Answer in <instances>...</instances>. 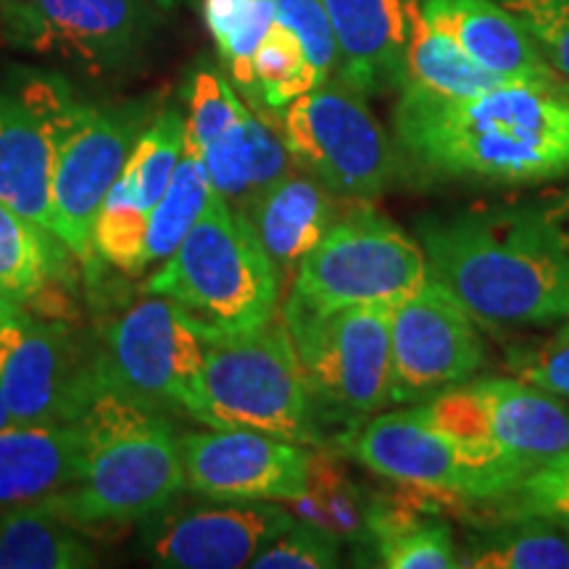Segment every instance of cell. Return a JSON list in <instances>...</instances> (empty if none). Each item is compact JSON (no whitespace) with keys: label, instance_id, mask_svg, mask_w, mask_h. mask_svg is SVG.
<instances>
[{"label":"cell","instance_id":"1","mask_svg":"<svg viewBox=\"0 0 569 569\" xmlns=\"http://www.w3.org/2000/svg\"><path fill=\"white\" fill-rule=\"evenodd\" d=\"M419 243L430 280L480 327L569 319V190L427 217Z\"/></svg>","mask_w":569,"mask_h":569},{"label":"cell","instance_id":"2","mask_svg":"<svg viewBox=\"0 0 569 569\" xmlns=\"http://www.w3.org/2000/svg\"><path fill=\"white\" fill-rule=\"evenodd\" d=\"M398 92L396 142L425 172L501 184L569 177V90L503 84L469 98Z\"/></svg>","mask_w":569,"mask_h":569},{"label":"cell","instance_id":"3","mask_svg":"<svg viewBox=\"0 0 569 569\" xmlns=\"http://www.w3.org/2000/svg\"><path fill=\"white\" fill-rule=\"evenodd\" d=\"M84 427L82 478L38 501L69 522L130 525L180 498L184 469L177 432L167 415L101 393L80 417Z\"/></svg>","mask_w":569,"mask_h":569},{"label":"cell","instance_id":"4","mask_svg":"<svg viewBox=\"0 0 569 569\" xmlns=\"http://www.w3.org/2000/svg\"><path fill=\"white\" fill-rule=\"evenodd\" d=\"M422 407L465 457L478 503L569 451V401L517 377L469 380Z\"/></svg>","mask_w":569,"mask_h":569},{"label":"cell","instance_id":"5","mask_svg":"<svg viewBox=\"0 0 569 569\" xmlns=\"http://www.w3.org/2000/svg\"><path fill=\"white\" fill-rule=\"evenodd\" d=\"M17 96L40 119L53 146L56 234L77 261L90 264L96 217L130 159L142 117L130 106L111 109L84 101L56 74L24 77Z\"/></svg>","mask_w":569,"mask_h":569},{"label":"cell","instance_id":"6","mask_svg":"<svg viewBox=\"0 0 569 569\" xmlns=\"http://www.w3.org/2000/svg\"><path fill=\"white\" fill-rule=\"evenodd\" d=\"M209 330H248L280 317L282 284L243 211L213 198L182 243L146 280Z\"/></svg>","mask_w":569,"mask_h":569},{"label":"cell","instance_id":"7","mask_svg":"<svg viewBox=\"0 0 569 569\" xmlns=\"http://www.w3.org/2000/svg\"><path fill=\"white\" fill-rule=\"evenodd\" d=\"M198 332L211 427L256 430L306 448H330L282 315L248 330L198 327Z\"/></svg>","mask_w":569,"mask_h":569},{"label":"cell","instance_id":"8","mask_svg":"<svg viewBox=\"0 0 569 569\" xmlns=\"http://www.w3.org/2000/svg\"><path fill=\"white\" fill-rule=\"evenodd\" d=\"M306 388L332 451L390 403V319L393 303L309 311L284 301Z\"/></svg>","mask_w":569,"mask_h":569},{"label":"cell","instance_id":"9","mask_svg":"<svg viewBox=\"0 0 569 569\" xmlns=\"http://www.w3.org/2000/svg\"><path fill=\"white\" fill-rule=\"evenodd\" d=\"M101 393H117L161 415H188L211 427L203 390V340L196 319L167 296L142 298L96 343Z\"/></svg>","mask_w":569,"mask_h":569},{"label":"cell","instance_id":"10","mask_svg":"<svg viewBox=\"0 0 569 569\" xmlns=\"http://www.w3.org/2000/svg\"><path fill=\"white\" fill-rule=\"evenodd\" d=\"M427 282L430 264L422 243L361 201L340 213L306 253L288 301L309 311L396 303Z\"/></svg>","mask_w":569,"mask_h":569},{"label":"cell","instance_id":"11","mask_svg":"<svg viewBox=\"0 0 569 569\" xmlns=\"http://www.w3.org/2000/svg\"><path fill=\"white\" fill-rule=\"evenodd\" d=\"M290 159L343 201H372L398 180L396 142L348 84H319L280 113Z\"/></svg>","mask_w":569,"mask_h":569},{"label":"cell","instance_id":"12","mask_svg":"<svg viewBox=\"0 0 569 569\" xmlns=\"http://www.w3.org/2000/svg\"><path fill=\"white\" fill-rule=\"evenodd\" d=\"M159 11L151 0H0V38L13 51L109 74L146 56Z\"/></svg>","mask_w":569,"mask_h":569},{"label":"cell","instance_id":"13","mask_svg":"<svg viewBox=\"0 0 569 569\" xmlns=\"http://www.w3.org/2000/svg\"><path fill=\"white\" fill-rule=\"evenodd\" d=\"M0 390L19 422H74L101 396L96 343L19 303L0 317Z\"/></svg>","mask_w":569,"mask_h":569},{"label":"cell","instance_id":"14","mask_svg":"<svg viewBox=\"0 0 569 569\" xmlns=\"http://www.w3.org/2000/svg\"><path fill=\"white\" fill-rule=\"evenodd\" d=\"M482 361L480 322L436 280L393 303L390 403H425L465 386Z\"/></svg>","mask_w":569,"mask_h":569},{"label":"cell","instance_id":"15","mask_svg":"<svg viewBox=\"0 0 569 569\" xmlns=\"http://www.w3.org/2000/svg\"><path fill=\"white\" fill-rule=\"evenodd\" d=\"M296 522L280 501L172 503L142 519L140 546L153 567L238 569Z\"/></svg>","mask_w":569,"mask_h":569},{"label":"cell","instance_id":"16","mask_svg":"<svg viewBox=\"0 0 569 569\" xmlns=\"http://www.w3.org/2000/svg\"><path fill=\"white\" fill-rule=\"evenodd\" d=\"M184 488L209 501H280L303 496L309 448L256 430L180 432Z\"/></svg>","mask_w":569,"mask_h":569},{"label":"cell","instance_id":"17","mask_svg":"<svg viewBox=\"0 0 569 569\" xmlns=\"http://www.w3.org/2000/svg\"><path fill=\"white\" fill-rule=\"evenodd\" d=\"M340 453H351L359 465L382 480L401 486L453 488L475 498V478L465 457L457 443L432 422L422 403L367 419L353 436L346 438Z\"/></svg>","mask_w":569,"mask_h":569},{"label":"cell","instance_id":"18","mask_svg":"<svg viewBox=\"0 0 569 569\" xmlns=\"http://www.w3.org/2000/svg\"><path fill=\"white\" fill-rule=\"evenodd\" d=\"M325 9L336 34L340 82L365 98L401 90L422 0H325Z\"/></svg>","mask_w":569,"mask_h":569},{"label":"cell","instance_id":"19","mask_svg":"<svg viewBox=\"0 0 569 569\" xmlns=\"http://www.w3.org/2000/svg\"><path fill=\"white\" fill-rule=\"evenodd\" d=\"M422 17L490 74L517 84L569 90L528 27L498 0H422Z\"/></svg>","mask_w":569,"mask_h":569},{"label":"cell","instance_id":"20","mask_svg":"<svg viewBox=\"0 0 569 569\" xmlns=\"http://www.w3.org/2000/svg\"><path fill=\"white\" fill-rule=\"evenodd\" d=\"M256 238L264 246L282 288H290L296 269L340 217L338 196L301 167L288 169L280 180L246 211Z\"/></svg>","mask_w":569,"mask_h":569},{"label":"cell","instance_id":"21","mask_svg":"<svg viewBox=\"0 0 569 569\" xmlns=\"http://www.w3.org/2000/svg\"><path fill=\"white\" fill-rule=\"evenodd\" d=\"M84 427L19 422L0 430V509L46 501L82 478Z\"/></svg>","mask_w":569,"mask_h":569},{"label":"cell","instance_id":"22","mask_svg":"<svg viewBox=\"0 0 569 569\" xmlns=\"http://www.w3.org/2000/svg\"><path fill=\"white\" fill-rule=\"evenodd\" d=\"M0 201L56 232L53 146L17 92L0 90Z\"/></svg>","mask_w":569,"mask_h":569},{"label":"cell","instance_id":"23","mask_svg":"<svg viewBox=\"0 0 569 569\" xmlns=\"http://www.w3.org/2000/svg\"><path fill=\"white\" fill-rule=\"evenodd\" d=\"M201 161L213 193L243 213L269 184L296 167L280 134L251 109L203 148Z\"/></svg>","mask_w":569,"mask_h":569},{"label":"cell","instance_id":"24","mask_svg":"<svg viewBox=\"0 0 569 569\" xmlns=\"http://www.w3.org/2000/svg\"><path fill=\"white\" fill-rule=\"evenodd\" d=\"M365 543L388 569H453L459 551L453 532L438 515L409 507L396 493L369 496Z\"/></svg>","mask_w":569,"mask_h":569},{"label":"cell","instance_id":"25","mask_svg":"<svg viewBox=\"0 0 569 569\" xmlns=\"http://www.w3.org/2000/svg\"><path fill=\"white\" fill-rule=\"evenodd\" d=\"M101 553L80 525L42 503L0 509V569H90Z\"/></svg>","mask_w":569,"mask_h":569},{"label":"cell","instance_id":"26","mask_svg":"<svg viewBox=\"0 0 569 569\" xmlns=\"http://www.w3.org/2000/svg\"><path fill=\"white\" fill-rule=\"evenodd\" d=\"M69 246L0 201V293L27 303L71 274ZM77 259V256H74Z\"/></svg>","mask_w":569,"mask_h":569},{"label":"cell","instance_id":"27","mask_svg":"<svg viewBox=\"0 0 569 569\" xmlns=\"http://www.w3.org/2000/svg\"><path fill=\"white\" fill-rule=\"evenodd\" d=\"M503 84L517 82H509L478 67L446 34L432 30L430 21L422 17V9H419L415 24H411L401 90L425 92V96L436 98H469L503 88Z\"/></svg>","mask_w":569,"mask_h":569},{"label":"cell","instance_id":"28","mask_svg":"<svg viewBox=\"0 0 569 569\" xmlns=\"http://www.w3.org/2000/svg\"><path fill=\"white\" fill-rule=\"evenodd\" d=\"M369 496L348 478L340 467L338 451L332 448H309L303 496L288 501L296 519L317 525L340 540H361L367 528Z\"/></svg>","mask_w":569,"mask_h":569},{"label":"cell","instance_id":"29","mask_svg":"<svg viewBox=\"0 0 569 569\" xmlns=\"http://www.w3.org/2000/svg\"><path fill=\"white\" fill-rule=\"evenodd\" d=\"M467 569H569V528L551 519H515L459 553Z\"/></svg>","mask_w":569,"mask_h":569},{"label":"cell","instance_id":"30","mask_svg":"<svg viewBox=\"0 0 569 569\" xmlns=\"http://www.w3.org/2000/svg\"><path fill=\"white\" fill-rule=\"evenodd\" d=\"M203 21L234 90L251 101L253 53L277 21L274 0H203Z\"/></svg>","mask_w":569,"mask_h":569},{"label":"cell","instance_id":"31","mask_svg":"<svg viewBox=\"0 0 569 569\" xmlns=\"http://www.w3.org/2000/svg\"><path fill=\"white\" fill-rule=\"evenodd\" d=\"M319 84L325 82L311 67L303 42L290 27L274 21L272 30L267 32V38L253 53V96L248 103L269 122L267 113L282 111L290 101Z\"/></svg>","mask_w":569,"mask_h":569},{"label":"cell","instance_id":"32","mask_svg":"<svg viewBox=\"0 0 569 569\" xmlns=\"http://www.w3.org/2000/svg\"><path fill=\"white\" fill-rule=\"evenodd\" d=\"M213 198L217 193H213L201 156L184 148L172 182L167 184L159 203L151 209V217H148L146 269L159 264L182 243L184 234L190 232V227L198 222V217Z\"/></svg>","mask_w":569,"mask_h":569},{"label":"cell","instance_id":"33","mask_svg":"<svg viewBox=\"0 0 569 569\" xmlns=\"http://www.w3.org/2000/svg\"><path fill=\"white\" fill-rule=\"evenodd\" d=\"M148 213L134 198V184L127 169L111 184L103 198L101 211L92 227V253L106 264L122 269L127 274L146 272V234Z\"/></svg>","mask_w":569,"mask_h":569},{"label":"cell","instance_id":"34","mask_svg":"<svg viewBox=\"0 0 569 569\" xmlns=\"http://www.w3.org/2000/svg\"><path fill=\"white\" fill-rule=\"evenodd\" d=\"M184 113L180 109H163L151 124L142 127L124 169L132 177L134 198L151 213L159 198L172 182L177 163L184 153Z\"/></svg>","mask_w":569,"mask_h":569},{"label":"cell","instance_id":"35","mask_svg":"<svg viewBox=\"0 0 569 569\" xmlns=\"http://www.w3.org/2000/svg\"><path fill=\"white\" fill-rule=\"evenodd\" d=\"M475 517H490L498 525L515 519H551L569 528V451L538 467L501 496L478 503Z\"/></svg>","mask_w":569,"mask_h":569},{"label":"cell","instance_id":"36","mask_svg":"<svg viewBox=\"0 0 569 569\" xmlns=\"http://www.w3.org/2000/svg\"><path fill=\"white\" fill-rule=\"evenodd\" d=\"M251 109L219 69L201 67L184 84V148L201 156Z\"/></svg>","mask_w":569,"mask_h":569},{"label":"cell","instance_id":"37","mask_svg":"<svg viewBox=\"0 0 569 569\" xmlns=\"http://www.w3.org/2000/svg\"><path fill=\"white\" fill-rule=\"evenodd\" d=\"M340 543L343 540L332 536L317 525L296 519L282 536L256 553L248 567L253 569H327L340 565Z\"/></svg>","mask_w":569,"mask_h":569},{"label":"cell","instance_id":"38","mask_svg":"<svg viewBox=\"0 0 569 569\" xmlns=\"http://www.w3.org/2000/svg\"><path fill=\"white\" fill-rule=\"evenodd\" d=\"M528 27L540 53L569 88V0H498Z\"/></svg>","mask_w":569,"mask_h":569},{"label":"cell","instance_id":"39","mask_svg":"<svg viewBox=\"0 0 569 569\" xmlns=\"http://www.w3.org/2000/svg\"><path fill=\"white\" fill-rule=\"evenodd\" d=\"M274 9L277 21L290 27L303 42V51L322 82L330 80L338 63V46L325 0H274Z\"/></svg>","mask_w":569,"mask_h":569},{"label":"cell","instance_id":"40","mask_svg":"<svg viewBox=\"0 0 569 569\" xmlns=\"http://www.w3.org/2000/svg\"><path fill=\"white\" fill-rule=\"evenodd\" d=\"M509 372L517 380L569 401V338L538 346H517L509 351Z\"/></svg>","mask_w":569,"mask_h":569},{"label":"cell","instance_id":"41","mask_svg":"<svg viewBox=\"0 0 569 569\" xmlns=\"http://www.w3.org/2000/svg\"><path fill=\"white\" fill-rule=\"evenodd\" d=\"M11 425H19V419L13 417L9 401H6L3 390H0V430H3V427H11Z\"/></svg>","mask_w":569,"mask_h":569},{"label":"cell","instance_id":"42","mask_svg":"<svg viewBox=\"0 0 569 569\" xmlns=\"http://www.w3.org/2000/svg\"><path fill=\"white\" fill-rule=\"evenodd\" d=\"M17 301H11V298L9 296H3V293H0V317H6V315H9V311H13V309H17Z\"/></svg>","mask_w":569,"mask_h":569},{"label":"cell","instance_id":"43","mask_svg":"<svg viewBox=\"0 0 569 569\" xmlns=\"http://www.w3.org/2000/svg\"><path fill=\"white\" fill-rule=\"evenodd\" d=\"M151 3L159 6L161 11H169V9H174V6H177V0H151Z\"/></svg>","mask_w":569,"mask_h":569},{"label":"cell","instance_id":"44","mask_svg":"<svg viewBox=\"0 0 569 569\" xmlns=\"http://www.w3.org/2000/svg\"><path fill=\"white\" fill-rule=\"evenodd\" d=\"M559 336H565V338H569V322H567V327H565V330H561V332H559Z\"/></svg>","mask_w":569,"mask_h":569}]
</instances>
